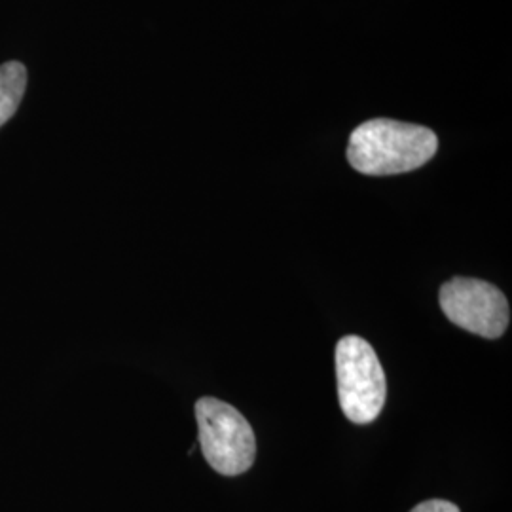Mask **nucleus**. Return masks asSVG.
Listing matches in <instances>:
<instances>
[{"label": "nucleus", "mask_w": 512, "mask_h": 512, "mask_svg": "<svg viewBox=\"0 0 512 512\" xmlns=\"http://www.w3.org/2000/svg\"><path fill=\"white\" fill-rule=\"evenodd\" d=\"M410 512H461L458 505L444 501V499H429L423 501L420 505H416Z\"/></svg>", "instance_id": "6"}, {"label": "nucleus", "mask_w": 512, "mask_h": 512, "mask_svg": "<svg viewBox=\"0 0 512 512\" xmlns=\"http://www.w3.org/2000/svg\"><path fill=\"white\" fill-rule=\"evenodd\" d=\"M437 148L439 139L431 129L376 118L351 133L348 160L359 173L387 177L408 173L427 164Z\"/></svg>", "instance_id": "1"}, {"label": "nucleus", "mask_w": 512, "mask_h": 512, "mask_svg": "<svg viewBox=\"0 0 512 512\" xmlns=\"http://www.w3.org/2000/svg\"><path fill=\"white\" fill-rule=\"evenodd\" d=\"M27 88V69L18 61L0 67V128L16 114Z\"/></svg>", "instance_id": "5"}, {"label": "nucleus", "mask_w": 512, "mask_h": 512, "mask_svg": "<svg viewBox=\"0 0 512 512\" xmlns=\"http://www.w3.org/2000/svg\"><path fill=\"white\" fill-rule=\"evenodd\" d=\"M196 420L203 458L219 475H243L253 467L255 433L238 408L213 397H202L196 403Z\"/></svg>", "instance_id": "3"}, {"label": "nucleus", "mask_w": 512, "mask_h": 512, "mask_svg": "<svg viewBox=\"0 0 512 512\" xmlns=\"http://www.w3.org/2000/svg\"><path fill=\"white\" fill-rule=\"evenodd\" d=\"M338 399L346 418L357 425L380 416L387 397L384 366L361 336H344L336 344Z\"/></svg>", "instance_id": "2"}, {"label": "nucleus", "mask_w": 512, "mask_h": 512, "mask_svg": "<svg viewBox=\"0 0 512 512\" xmlns=\"http://www.w3.org/2000/svg\"><path fill=\"white\" fill-rule=\"evenodd\" d=\"M439 300L440 310L454 325L476 336L495 340L509 327L507 296L494 283L454 277L440 287Z\"/></svg>", "instance_id": "4"}]
</instances>
